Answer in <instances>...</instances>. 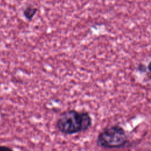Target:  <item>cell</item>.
I'll return each instance as SVG.
<instances>
[{"label":"cell","instance_id":"cell-1","mask_svg":"<svg viewBox=\"0 0 151 151\" xmlns=\"http://www.w3.org/2000/svg\"><path fill=\"white\" fill-rule=\"evenodd\" d=\"M92 122L88 112L69 109L60 114L55 127L63 134L73 135L88 130L92 125Z\"/></svg>","mask_w":151,"mask_h":151},{"label":"cell","instance_id":"cell-2","mask_svg":"<svg viewBox=\"0 0 151 151\" xmlns=\"http://www.w3.org/2000/svg\"><path fill=\"white\" fill-rule=\"evenodd\" d=\"M129 142L127 134L120 126L114 124L103 129L98 134L96 143L102 148L116 149L126 146Z\"/></svg>","mask_w":151,"mask_h":151},{"label":"cell","instance_id":"cell-3","mask_svg":"<svg viewBox=\"0 0 151 151\" xmlns=\"http://www.w3.org/2000/svg\"><path fill=\"white\" fill-rule=\"evenodd\" d=\"M35 11H36V9L35 8L28 7L24 11V15L27 18L31 19L34 15Z\"/></svg>","mask_w":151,"mask_h":151},{"label":"cell","instance_id":"cell-4","mask_svg":"<svg viewBox=\"0 0 151 151\" xmlns=\"http://www.w3.org/2000/svg\"><path fill=\"white\" fill-rule=\"evenodd\" d=\"M0 151H15V150L8 146L0 145Z\"/></svg>","mask_w":151,"mask_h":151},{"label":"cell","instance_id":"cell-5","mask_svg":"<svg viewBox=\"0 0 151 151\" xmlns=\"http://www.w3.org/2000/svg\"><path fill=\"white\" fill-rule=\"evenodd\" d=\"M147 68L149 70V71L151 72V61L149 63V64L147 65Z\"/></svg>","mask_w":151,"mask_h":151}]
</instances>
